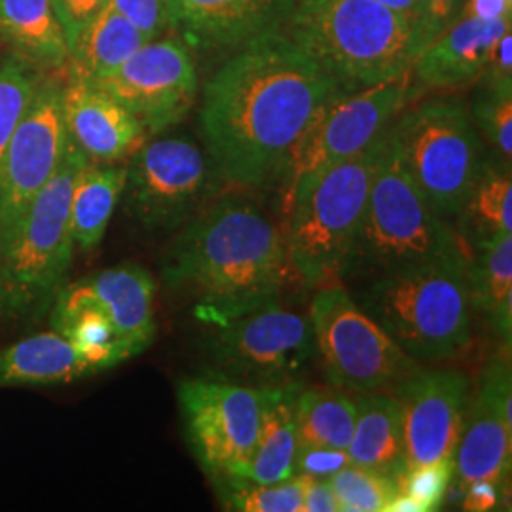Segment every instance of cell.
Masks as SVG:
<instances>
[{"instance_id":"cell-12","label":"cell","mask_w":512,"mask_h":512,"mask_svg":"<svg viewBox=\"0 0 512 512\" xmlns=\"http://www.w3.org/2000/svg\"><path fill=\"white\" fill-rule=\"evenodd\" d=\"M184 433L205 475L215 484L239 478L253 458L262 420V389L219 374L179 384Z\"/></svg>"},{"instance_id":"cell-38","label":"cell","mask_w":512,"mask_h":512,"mask_svg":"<svg viewBox=\"0 0 512 512\" xmlns=\"http://www.w3.org/2000/svg\"><path fill=\"white\" fill-rule=\"evenodd\" d=\"M490 403L494 404L495 410L503 416V420L512 425V380L511 363L507 357L492 359L484 366L478 389Z\"/></svg>"},{"instance_id":"cell-15","label":"cell","mask_w":512,"mask_h":512,"mask_svg":"<svg viewBox=\"0 0 512 512\" xmlns=\"http://www.w3.org/2000/svg\"><path fill=\"white\" fill-rule=\"evenodd\" d=\"M139 120L147 135L179 124L198 99L192 50L179 38H154L99 82Z\"/></svg>"},{"instance_id":"cell-5","label":"cell","mask_w":512,"mask_h":512,"mask_svg":"<svg viewBox=\"0 0 512 512\" xmlns=\"http://www.w3.org/2000/svg\"><path fill=\"white\" fill-rule=\"evenodd\" d=\"M469 256L421 264L357 285L353 298L418 363L461 355L473 340Z\"/></svg>"},{"instance_id":"cell-26","label":"cell","mask_w":512,"mask_h":512,"mask_svg":"<svg viewBox=\"0 0 512 512\" xmlns=\"http://www.w3.org/2000/svg\"><path fill=\"white\" fill-rule=\"evenodd\" d=\"M52 329L84 353L99 372L135 357L109 317L78 289L65 285L52 304Z\"/></svg>"},{"instance_id":"cell-47","label":"cell","mask_w":512,"mask_h":512,"mask_svg":"<svg viewBox=\"0 0 512 512\" xmlns=\"http://www.w3.org/2000/svg\"><path fill=\"white\" fill-rule=\"evenodd\" d=\"M374 2L384 4L395 12H401L406 18L414 19L418 23V0H374Z\"/></svg>"},{"instance_id":"cell-34","label":"cell","mask_w":512,"mask_h":512,"mask_svg":"<svg viewBox=\"0 0 512 512\" xmlns=\"http://www.w3.org/2000/svg\"><path fill=\"white\" fill-rule=\"evenodd\" d=\"M329 484L340 512H385L399 494L395 480L357 465L330 476Z\"/></svg>"},{"instance_id":"cell-28","label":"cell","mask_w":512,"mask_h":512,"mask_svg":"<svg viewBox=\"0 0 512 512\" xmlns=\"http://www.w3.org/2000/svg\"><path fill=\"white\" fill-rule=\"evenodd\" d=\"M458 217L467 253L503 234H512L511 164L501 158L497 162L486 158Z\"/></svg>"},{"instance_id":"cell-4","label":"cell","mask_w":512,"mask_h":512,"mask_svg":"<svg viewBox=\"0 0 512 512\" xmlns=\"http://www.w3.org/2000/svg\"><path fill=\"white\" fill-rule=\"evenodd\" d=\"M454 256L469 253L461 238L408 177L389 129V141L372 181L365 215L338 281L363 285Z\"/></svg>"},{"instance_id":"cell-19","label":"cell","mask_w":512,"mask_h":512,"mask_svg":"<svg viewBox=\"0 0 512 512\" xmlns=\"http://www.w3.org/2000/svg\"><path fill=\"white\" fill-rule=\"evenodd\" d=\"M512 18H459L433 38L412 65L416 92L458 90L475 84L486 71L495 44L511 31Z\"/></svg>"},{"instance_id":"cell-22","label":"cell","mask_w":512,"mask_h":512,"mask_svg":"<svg viewBox=\"0 0 512 512\" xmlns=\"http://www.w3.org/2000/svg\"><path fill=\"white\" fill-rule=\"evenodd\" d=\"M512 425L480 391L471 395L467 416L454 454V471L467 488L476 480L505 486L511 475Z\"/></svg>"},{"instance_id":"cell-30","label":"cell","mask_w":512,"mask_h":512,"mask_svg":"<svg viewBox=\"0 0 512 512\" xmlns=\"http://www.w3.org/2000/svg\"><path fill=\"white\" fill-rule=\"evenodd\" d=\"M126 165L86 162L76 175L71 198L74 249L92 253L107 232L112 213L122 198Z\"/></svg>"},{"instance_id":"cell-25","label":"cell","mask_w":512,"mask_h":512,"mask_svg":"<svg viewBox=\"0 0 512 512\" xmlns=\"http://www.w3.org/2000/svg\"><path fill=\"white\" fill-rule=\"evenodd\" d=\"M0 38L40 73L61 71L69 63L52 0H0Z\"/></svg>"},{"instance_id":"cell-18","label":"cell","mask_w":512,"mask_h":512,"mask_svg":"<svg viewBox=\"0 0 512 512\" xmlns=\"http://www.w3.org/2000/svg\"><path fill=\"white\" fill-rule=\"evenodd\" d=\"M63 118L67 135L88 162L118 164L147 141L139 120L110 93L69 78L63 86Z\"/></svg>"},{"instance_id":"cell-27","label":"cell","mask_w":512,"mask_h":512,"mask_svg":"<svg viewBox=\"0 0 512 512\" xmlns=\"http://www.w3.org/2000/svg\"><path fill=\"white\" fill-rule=\"evenodd\" d=\"M467 283L473 311L511 348L512 234H503L469 253Z\"/></svg>"},{"instance_id":"cell-46","label":"cell","mask_w":512,"mask_h":512,"mask_svg":"<svg viewBox=\"0 0 512 512\" xmlns=\"http://www.w3.org/2000/svg\"><path fill=\"white\" fill-rule=\"evenodd\" d=\"M385 512H427V509L421 503H418L414 497L399 492L395 495V499L389 503Z\"/></svg>"},{"instance_id":"cell-3","label":"cell","mask_w":512,"mask_h":512,"mask_svg":"<svg viewBox=\"0 0 512 512\" xmlns=\"http://www.w3.org/2000/svg\"><path fill=\"white\" fill-rule=\"evenodd\" d=\"M281 29L348 90L410 74L429 40L374 0H296Z\"/></svg>"},{"instance_id":"cell-24","label":"cell","mask_w":512,"mask_h":512,"mask_svg":"<svg viewBox=\"0 0 512 512\" xmlns=\"http://www.w3.org/2000/svg\"><path fill=\"white\" fill-rule=\"evenodd\" d=\"M95 372L84 353L55 330L0 351V387L65 384Z\"/></svg>"},{"instance_id":"cell-35","label":"cell","mask_w":512,"mask_h":512,"mask_svg":"<svg viewBox=\"0 0 512 512\" xmlns=\"http://www.w3.org/2000/svg\"><path fill=\"white\" fill-rule=\"evenodd\" d=\"M473 122L499 158L511 164L512 158V88L488 86L478 93L471 110Z\"/></svg>"},{"instance_id":"cell-20","label":"cell","mask_w":512,"mask_h":512,"mask_svg":"<svg viewBox=\"0 0 512 512\" xmlns=\"http://www.w3.org/2000/svg\"><path fill=\"white\" fill-rule=\"evenodd\" d=\"M76 285L109 317L135 355L152 344L156 336V283L145 268L124 264L86 277Z\"/></svg>"},{"instance_id":"cell-7","label":"cell","mask_w":512,"mask_h":512,"mask_svg":"<svg viewBox=\"0 0 512 512\" xmlns=\"http://www.w3.org/2000/svg\"><path fill=\"white\" fill-rule=\"evenodd\" d=\"M389 128L365 150L330 165L300 186L287 205V249L294 272L308 285L336 281L365 215L374 175L384 158Z\"/></svg>"},{"instance_id":"cell-13","label":"cell","mask_w":512,"mask_h":512,"mask_svg":"<svg viewBox=\"0 0 512 512\" xmlns=\"http://www.w3.org/2000/svg\"><path fill=\"white\" fill-rule=\"evenodd\" d=\"M213 173L207 152L188 137L148 141L129 156L124 207L147 230H173L200 209Z\"/></svg>"},{"instance_id":"cell-10","label":"cell","mask_w":512,"mask_h":512,"mask_svg":"<svg viewBox=\"0 0 512 512\" xmlns=\"http://www.w3.org/2000/svg\"><path fill=\"white\" fill-rule=\"evenodd\" d=\"M412 76L336 95L313 122L283 171V207L294 192L330 165L365 150L414 99Z\"/></svg>"},{"instance_id":"cell-14","label":"cell","mask_w":512,"mask_h":512,"mask_svg":"<svg viewBox=\"0 0 512 512\" xmlns=\"http://www.w3.org/2000/svg\"><path fill=\"white\" fill-rule=\"evenodd\" d=\"M67 145L63 84L42 74L0 171V247L12 236L38 190L54 175Z\"/></svg>"},{"instance_id":"cell-9","label":"cell","mask_w":512,"mask_h":512,"mask_svg":"<svg viewBox=\"0 0 512 512\" xmlns=\"http://www.w3.org/2000/svg\"><path fill=\"white\" fill-rule=\"evenodd\" d=\"M310 323L315 353L330 384L348 393L391 391L420 370L385 332L342 281L321 285L311 300Z\"/></svg>"},{"instance_id":"cell-29","label":"cell","mask_w":512,"mask_h":512,"mask_svg":"<svg viewBox=\"0 0 512 512\" xmlns=\"http://www.w3.org/2000/svg\"><path fill=\"white\" fill-rule=\"evenodd\" d=\"M148 40L145 35L107 6L82 31L69 52V78L99 82L122 67Z\"/></svg>"},{"instance_id":"cell-16","label":"cell","mask_w":512,"mask_h":512,"mask_svg":"<svg viewBox=\"0 0 512 512\" xmlns=\"http://www.w3.org/2000/svg\"><path fill=\"white\" fill-rule=\"evenodd\" d=\"M389 393L401 404L408 469L454 459L471 401L469 376L420 368Z\"/></svg>"},{"instance_id":"cell-17","label":"cell","mask_w":512,"mask_h":512,"mask_svg":"<svg viewBox=\"0 0 512 512\" xmlns=\"http://www.w3.org/2000/svg\"><path fill=\"white\" fill-rule=\"evenodd\" d=\"M171 29L188 48L238 50L251 38L277 29L296 0H165Z\"/></svg>"},{"instance_id":"cell-36","label":"cell","mask_w":512,"mask_h":512,"mask_svg":"<svg viewBox=\"0 0 512 512\" xmlns=\"http://www.w3.org/2000/svg\"><path fill=\"white\" fill-rule=\"evenodd\" d=\"M454 476V459H444L437 463H427L420 467L406 469L397 486L399 492L414 497L427 512L439 511L444 503V495Z\"/></svg>"},{"instance_id":"cell-21","label":"cell","mask_w":512,"mask_h":512,"mask_svg":"<svg viewBox=\"0 0 512 512\" xmlns=\"http://www.w3.org/2000/svg\"><path fill=\"white\" fill-rule=\"evenodd\" d=\"M357 423L349 442L351 465L399 482L406 473L401 404L389 391L357 395Z\"/></svg>"},{"instance_id":"cell-1","label":"cell","mask_w":512,"mask_h":512,"mask_svg":"<svg viewBox=\"0 0 512 512\" xmlns=\"http://www.w3.org/2000/svg\"><path fill=\"white\" fill-rule=\"evenodd\" d=\"M344 92L281 27L245 42L203 88L200 128L217 177L239 188L281 181L306 131Z\"/></svg>"},{"instance_id":"cell-41","label":"cell","mask_w":512,"mask_h":512,"mask_svg":"<svg viewBox=\"0 0 512 512\" xmlns=\"http://www.w3.org/2000/svg\"><path fill=\"white\" fill-rule=\"evenodd\" d=\"M463 2L465 0H418V25L429 42L458 21Z\"/></svg>"},{"instance_id":"cell-39","label":"cell","mask_w":512,"mask_h":512,"mask_svg":"<svg viewBox=\"0 0 512 512\" xmlns=\"http://www.w3.org/2000/svg\"><path fill=\"white\" fill-rule=\"evenodd\" d=\"M109 2L110 0H52L69 52L82 31L109 6Z\"/></svg>"},{"instance_id":"cell-11","label":"cell","mask_w":512,"mask_h":512,"mask_svg":"<svg viewBox=\"0 0 512 512\" xmlns=\"http://www.w3.org/2000/svg\"><path fill=\"white\" fill-rule=\"evenodd\" d=\"M219 376L251 387L300 384L315 353L310 317L270 302L213 327Z\"/></svg>"},{"instance_id":"cell-40","label":"cell","mask_w":512,"mask_h":512,"mask_svg":"<svg viewBox=\"0 0 512 512\" xmlns=\"http://www.w3.org/2000/svg\"><path fill=\"white\" fill-rule=\"evenodd\" d=\"M351 465L348 450L332 448H298L296 475L310 476L319 480H329Z\"/></svg>"},{"instance_id":"cell-8","label":"cell","mask_w":512,"mask_h":512,"mask_svg":"<svg viewBox=\"0 0 512 512\" xmlns=\"http://www.w3.org/2000/svg\"><path fill=\"white\" fill-rule=\"evenodd\" d=\"M391 137L404 169L440 217H458L486 160L471 110L459 99H427L403 110Z\"/></svg>"},{"instance_id":"cell-32","label":"cell","mask_w":512,"mask_h":512,"mask_svg":"<svg viewBox=\"0 0 512 512\" xmlns=\"http://www.w3.org/2000/svg\"><path fill=\"white\" fill-rule=\"evenodd\" d=\"M226 509L238 512H302L304 476L294 475L277 484H255L243 478L217 482Z\"/></svg>"},{"instance_id":"cell-23","label":"cell","mask_w":512,"mask_h":512,"mask_svg":"<svg viewBox=\"0 0 512 512\" xmlns=\"http://www.w3.org/2000/svg\"><path fill=\"white\" fill-rule=\"evenodd\" d=\"M300 384L260 387L262 420L253 458L239 478L255 484H277L296 475L298 433L296 397Z\"/></svg>"},{"instance_id":"cell-37","label":"cell","mask_w":512,"mask_h":512,"mask_svg":"<svg viewBox=\"0 0 512 512\" xmlns=\"http://www.w3.org/2000/svg\"><path fill=\"white\" fill-rule=\"evenodd\" d=\"M109 6L135 25L147 40L160 38L171 29L165 0H110Z\"/></svg>"},{"instance_id":"cell-6","label":"cell","mask_w":512,"mask_h":512,"mask_svg":"<svg viewBox=\"0 0 512 512\" xmlns=\"http://www.w3.org/2000/svg\"><path fill=\"white\" fill-rule=\"evenodd\" d=\"M86 162L69 139L54 175L0 247V319L40 317L65 287L74 255L71 198L76 175Z\"/></svg>"},{"instance_id":"cell-44","label":"cell","mask_w":512,"mask_h":512,"mask_svg":"<svg viewBox=\"0 0 512 512\" xmlns=\"http://www.w3.org/2000/svg\"><path fill=\"white\" fill-rule=\"evenodd\" d=\"M302 512H340L338 501L330 490L329 480L304 476Z\"/></svg>"},{"instance_id":"cell-45","label":"cell","mask_w":512,"mask_h":512,"mask_svg":"<svg viewBox=\"0 0 512 512\" xmlns=\"http://www.w3.org/2000/svg\"><path fill=\"white\" fill-rule=\"evenodd\" d=\"M459 18H512V0H465Z\"/></svg>"},{"instance_id":"cell-31","label":"cell","mask_w":512,"mask_h":512,"mask_svg":"<svg viewBox=\"0 0 512 512\" xmlns=\"http://www.w3.org/2000/svg\"><path fill=\"white\" fill-rule=\"evenodd\" d=\"M357 423V403L344 389H302L296 397L300 448L348 450Z\"/></svg>"},{"instance_id":"cell-2","label":"cell","mask_w":512,"mask_h":512,"mask_svg":"<svg viewBox=\"0 0 512 512\" xmlns=\"http://www.w3.org/2000/svg\"><path fill=\"white\" fill-rule=\"evenodd\" d=\"M293 270L285 232L253 200L230 194L186 224L162 275L196 300L202 323L215 327L277 302Z\"/></svg>"},{"instance_id":"cell-43","label":"cell","mask_w":512,"mask_h":512,"mask_svg":"<svg viewBox=\"0 0 512 512\" xmlns=\"http://www.w3.org/2000/svg\"><path fill=\"white\" fill-rule=\"evenodd\" d=\"M503 486L495 484L490 480H476L471 482L465 490L463 499V511L467 512H488L495 511L503 497Z\"/></svg>"},{"instance_id":"cell-42","label":"cell","mask_w":512,"mask_h":512,"mask_svg":"<svg viewBox=\"0 0 512 512\" xmlns=\"http://www.w3.org/2000/svg\"><path fill=\"white\" fill-rule=\"evenodd\" d=\"M480 80L488 86L512 88V29L495 44L494 54Z\"/></svg>"},{"instance_id":"cell-33","label":"cell","mask_w":512,"mask_h":512,"mask_svg":"<svg viewBox=\"0 0 512 512\" xmlns=\"http://www.w3.org/2000/svg\"><path fill=\"white\" fill-rule=\"evenodd\" d=\"M42 74L16 54L0 55V171L12 135L37 92Z\"/></svg>"}]
</instances>
